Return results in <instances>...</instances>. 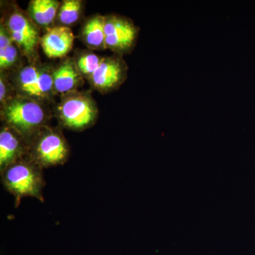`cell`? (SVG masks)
I'll list each match as a JSON object with an SVG mask.
<instances>
[{"label":"cell","instance_id":"obj_1","mask_svg":"<svg viewBox=\"0 0 255 255\" xmlns=\"http://www.w3.org/2000/svg\"><path fill=\"white\" fill-rule=\"evenodd\" d=\"M3 187L15 199L17 207L23 198H35L43 202V189L46 185L43 168L29 156L18 159L0 172Z\"/></svg>","mask_w":255,"mask_h":255},{"label":"cell","instance_id":"obj_2","mask_svg":"<svg viewBox=\"0 0 255 255\" xmlns=\"http://www.w3.org/2000/svg\"><path fill=\"white\" fill-rule=\"evenodd\" d=\"M1 114L5 125L19 132L27 143L47 126L44 109L37 101L29 97H18L9 100L5 103Z\"/></svg>","mask_w":255,"mask_h":255},{"label":"cell","instance_id":"obj_3","mask_svg":"<svg viewBox=\"0 0 255 255\" xmlns=\"http://www.w3.org/2000/svg\"><path fill=\"white\" fill-rule=\"evenodd\" d=\"M28 155L41 168L62 165L68 161L70 149L60 130L48 126L28 142Z\"/></svg>","mask_w":255,"mask_h":255},{"label":"cell","instance_id":"obj_4","mask_svg":"<svg viewBox=\"0 0 255 255\" xmlns=\"http://www.w3.org/2000/svg\"><path fill=\"white\" fill-rule=\"evenodd\" d=\"M58 113L63 127L78 131L93 125L97 118V110L90 96L84 93H72L60 102Z\"/></svg>","mask_w":255,"mask_h":255},{"label":"cell","instance_id":"obj_5","mask_svg":"<svg viewBox=\"0 0 255 255\" xmlns=\"http://www.w3.org/2000/svg\"><path fill=\"white\" fill-rule=\"evenodd\" d=\"M29 16L23 11H11L4 24L10 36L19 50L28 58L33 57L41 41L39 31Z\"/></svg>","mask_w":255,"mask_h":255},{"label":"cell","instance_id":"obj_6","mask_svg":"<svg viewBox=\"0 0 255 255\" xmlns=\"http://www.w3.org/2000/svg\"><path fill=\"white\" fill-rule=\"evenodd\" d=\"M138 31V28L128 18L116 16L107 18L106 48L121 53L130 51L135 46Z\"/></svg>","mask_w":255,"mask_h":255},{"label":"cell","instance_id":"obj_7","mask_svg":"<svg viewBox=\"0 0 255 255\" xmlns=\"http://www.w3.org/2000/svg\"><path fill=\"white\" fill-rule=\"evenodd\" d=\"M28 152V145L24 137L9 126H3L0 131V172L27 156Z\"/></svg>","mask_w":255,"mask_h":255},{"label":"cell","instance_id":"obj_8","mask_svg":"<svg viewBox=\"0 0 255 255\" xmlns=\"http://www.w3.org/2000/svg\"><path fill=\"white\" fill-rule=\"evenodd\" d=\"M126 64L118 58H104L90 80L99 90H109L122 83L127 77Z\"/></svg>","mask_w":255,"mask_h":255},{"label":"cell","instance_id":"obj_9","mask_svg":"<svg viewBox=\"0 0 255 255\" xmlns=\"http://www.w3.org/2000/svg\"><path fill=\"white\" fill-rule=\"evenodd\" d=\"M75 36L68 26L50 28L41 38L42 48L50 58H63L73 48Z\"/></svg>","mask_w":255,"mask_h":255},{"label":"cell","instance_id":"obj_10","mask_svg":"<svg viewBox=\"0 0 255 255\" xmlns=\"http://www.w3.org/2000/svg\"><path fill=\"white\" fill-rule=\"evenodd\" d=\"M53 90L58 93L73 92L81 82V73L72 60L64 62L53 73Z\"/></svg>","mask_w":255,"mask_h":255},{"label":"cell","instance_id":"obj_11","mask_svg":"<svg viewBox=\"0 0 255 255\" xmlns=\"http://www.w3.org/2000/svg\"><path fill=\"white\" fill-rule=\"evenodd\" d=\"M60 6L59 1L55 0H33L28 6V14L35 24L47 27L58 16Z\"/></svg>","mask_w":255,"mask_h":255},{"label":"cell","instance_id":"obj_12","mask_svg":"<svg viewBox=\"0 0 255 255\" xmlns=\"http://www.w3.org/2000/svg\"><path fill=\"white\" fill-rule=\"evenodd\" d=\"M107 18L96 16L87 21L82 36L87 44L92 48H106L105 25Z\"/></svg>","mask_w":255,"mask_h":255},{"label":"cell","instance_id":"obj_13","mask_svg":"<svg viewBox=\"0 0 255 255\" xmlns=\"http://www.w3.org/2000/svg\"><path fill=\"white\" fill-rule=\"evenodd\" d=\"M41 70L36 67L26 66L21 69L18 73V86L23 93L26 95V97L32 99Z\"/></svg>","mask_w":255,"mask_h":255},{"label":"cell","instance_id":"obj_14","mask_svg":"<svg viewBox=\"0 0 255 255\" xmlns=\"http://www.w3.org/2000/svg\"><path fill=\"white\" fill-rule=\"evenodd\" d=\"M82 1L78 0L64 1L58 10V20L64 26L73 24L78 21L81 12Z\"/></svg>","mask_w":255,"mask_h":255},{"label":"cell","instance_id":"obj_15","mask_svg":"<svg viewBox=\"0 0 255 255\" xmlns=\"http://www.w3.org/2000/svg\"><path fill=\"white\" fill-rule=\"evenodd\" d=\"M102 60V58L95 53H84L77 60L76 65L81 75L90 78L98 69Z\"/></svg>","mask_w":255,"mask_h":255},{"label":"cell","instance_id":"obj_16","mask_svg":"<svg viewBox=\"0 0 255 255\" xmlns=\"http://www.w3.org/2000/svg\"><path fill=\"white\" fill-rule=\"evenodd\" d=\"M53 90V73L41 70L32 98H43L49 95Z\"/></svg>","mask_w":255,"mask_h":255},{"label":"cell","instance_id":"obj_17","mask_svg":"<svg viewBox=\"0 0 255 255\" xmlns=\"http://www.w3.org/2000/svg\"><path fill=\"white\" fill-rule=\"evenodd\" d=\"M17 46L14 42L0 51V68L1 70L11 68L18 60Z\"/></svg>","mask_w":255,"mask_h":255},{"label":"cell","instance_id":"obj_18","mask_svg":"<svg viewBox=\"0 0 255 255\" xmlns=\"http://www.w3.org/2000/svg\"><path fill=\"white\" fill-rule=\"evenodd\" d=\"M6 95V87L5 84V80L3 76L1 77L0 80V100L1 102H4Z\"/></svg>","mask_w":255,"mask_h":255}]
</instances>
